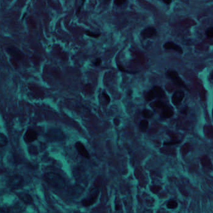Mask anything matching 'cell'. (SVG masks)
<instances>
[{
	"mask_svg": "<svg viewBox=\"0 0 213 213\" xmlns=\"http://www.w3.org/2000/svg\"><path fill=\"white\" fill-rule=\"evenodd\" d=\"M44 179L47 183L56 189H62L66 185L64 178L54 172L46 173L44 175Z\"/></svg>",
	"mask_w": 213,
	"mask_h": 213,
	"instance_id": "cell-1",
	"label": "cell"
},
{
	"mask_svg": "<svg viewBox=\"0 0 213 213\" xmlns=\"http://www.w3.org/2000/svg\"><path fill=\"white\" fill-rule=\"evenodd\" d=\"M166 96L165 90L159 86H155L145 95V99L147 102H150L156 98H163Z\"/></svg>",
	"mask_w": 213,
	"mask_h": 213,
	"instance_id": "cell-2",
	"label": "cell"
},
{
	"mask_svg": "<svg viewBox=\"0 0 213 213\" xmlns=\"http://www.w3.org/2000/svg\"><path fill=\"white\" fill-rule=\"evenodd\" d=\"M24 183V178L19 175L8 176L6 178V184L11 190H18L21 188Z\"/></svg>",
	"mask_w": 213,
	"mask_h": 213,
	"instance_id": "cell-3",
	"label": "cell"
},
{
	"mask_svg": "<svg viewBox=\"0 0 213 213\" xmlns=\"http://www.w3.org/2000/svg\"><path fill=\"white\" fill-rule=\"evenodd\" d=\"M167 77L169 78L170 81L177 87H183L186 90H189L186 86L184 82L181 79V78L178 75V72L174 70H168L165 74Z\"/></svg>",
	"mask_w": 213,
	"mask_h": 213,
	"instance_id": "cell-4",
	"label": "cell"
},
{
	"mask_svg": "<svg viewBox=\"0 0 213 213\" xmlns=\"http://www.w3.org/2000/svg\"><path fill=\"white\" fill-rule=\"evenodd\" d=\"M99 193L100 191L98 188H93L90 190L89 195L82 201L81 203L82 206L84 207H89L93 205L97 201Z\"/></svg>",
	"mask_w": 213,
	"mask_h": 213,
	"instance_id": "cell-5",
	"label": "cell"
},
{
	"mask_svg": "<svg viewBox=\"0 0 213 213\" xmlns=\"http://www.w3.org/2000/svg\"><path fill=\"white\" fill-rule=\"evenodd\" d=\"M47 137L51 141H63L66 139L62 130L57 128L49 130L47 134Z\"/></svg>",
	"mask_w": 213,
	"mask_h": 213,
	"instance_id": "cell-6",
	"label": "cell"
},
{
	"mask_svg": "<svg viewBox=\"0 0 213 213\" xmlns=\"http://www.w3.org/2000/svg\"><path fill=\"white\" fill-rule=\"evenodd\" d=\"M157 34L158 32L156 29L152 26H147L140 32V36L143 39L153 38L156 37Z\"/></svg>",
	"mask_w": 213,
	"mask_h": 213,
	"instance_id": "cell-7",
	"label": "cell"
},
{
	"mask_svg": "<svg viewBox=\"0 0 213 213\" xmlns=\"http://www.w3.org/2000/svg\"><path fill=\"white\" fill-rule=\"evenodd\" d=\"M38 133L33 128H29L24 135V140L26 143H32L38 139Z\"/></svg>",
	"mask_w": 213,
	"mask_h": 213,
	"instance_id": "cell-8",
	"label": "cell"
},
{
	"mask_svg": "<svg viewBox=\"0 0 213 213\" xmlns=\"http://www.w3.org/2000/svg\"><path fill=\"white\" fill-rule=\"evenodd\" d=\"M184 96H185V94H184V91H183L181 90H176L172 95L171 101L175 106H176V107L179 106L181 105L183 98H184Z\"/></svg>",
	"mask_w": 213,
	"mask_h": 213,
	"instance_id": "cell-9",
	"label": "cell"
},
{
	"mask_svg": "<svg viewBox=\"0 0 213 213\" xmlns=\"http://www.w3.org/2000/svg\"><path fill=\"white\" fill-rule=\"evenodd\" d=\"M8 54L13 58L16 59H22L24 58L23 53L17 47L10 46L6 49Z\"/></svg>",
	"mask_w": 213,
	"mask_h": 213,
	"instance_id": "cell-10",
	"label": "cell"
},
{
	"mask_svg": "<svg viewBox=\"0 0 213 213\" xmlns=\"http://www.w3.org/2000/svg\"><path fill=\"white\" fill-rule=\"evenodd\" d=\"M75 149L77 150L78 153L80 155H81L82 156H83L87 159L90 158V155H89L87 150L86 149V147L84 146V145L82 142H79V141L77 142L75 144Z\"/></svg>",
	"mask_w": 213,
	"mask_h": 213,
	"instance_id": "cell-11",
	"label": "cell"
},
{
	"mask_svg": "<svg viewBox=\"0 0 213 213\" xmlns=\"http://www.w3.org/2000/svg\"><path fill=\"white\" fill-rule=\"evenodd\" d=\"M84 191V188H82L81 186L76 185L75 186H71L68 190L69 195L73 198H78L81 195Z\"/></svg>",
	"mask_w": 213,
	"mask_h": 213,
	"instance_id": "cell-12",
	"label": "cell"
},
{
	"mask_svg": "<svg viewBox=\"0 0 213 213\" xmlns=\"http://www.w3.org/2000/svg\"><path fill=\"white\" fill-rule=\"evenodd\" d=\"M160 109L162 110L161 117L162 119H169L172 117L174 115V111L173 109L166 103Z\"/></svg>",
	"mask_w": 213,
	"mask_h": 213,
	"instance_id": "cell-13",
	"label": "cell"
},
{
	"mask_svg": "<svg viewBox=\"0 0 213 213\" xmlns=\"http://www.w3.org/2000/svg\"><path fill=\"white\" fill-rule=\"evenodd\" d=\"M17 196L26 204L31 205L34 203L33 198L30 194L27 193H23V192L18 193L17 194Z\"/></svg>",
	"mask_w": 213,
	"mask_h": 213,
	"instance_id": "cell-14",
	"label": "cell"
},
{
	"mask_svg": "<svg viewBox=\"0 0 213 213\" xmlns=\"http://www.w3.org/2000/svg\"><path fill=\"white\" fill-rule=\"evenodd\" d=\"M163 48L166 50H174L179 52V54H183V50L180 46L171 41L165 42L163 44Z\"/></svg>",
	"mask_w": 213,
	"mask_h": 213,
	"instance_id": "cell-15",
	"label": "cell"
},
{
	"mask_svg": "<svg viewBox=\"0 0 213 213\" xmlns=\"http://www.w3.org/2000/svg\"><path fill=\"white\" fill-rule=\"evenodd\" d=\"M149 127V122L147 120H142L140 121L139 124L140 130L142 132H146Z\"/></svg>",
	"mask_w": 213,
	"mask_h": 213,
	"instance_id": "cell-16",
	"label": "cell"
},
{
	"mask_svg": "<svg viewBox=\"0 0 213 213\" xmlns=\"http://www.w3.org/2000/svg\"><path fill=\"white\" fill-rule=\"evenodd\" d=\"M178 206V202L175 199H170L167 203V207L169 209H175Z\"/></svg>",
	"mask_w": 213,
	"mask_h": 213,
	"instance_id": "cell-17",
	"label": "cell"
},
{
	"mask_svg": "<svg viewBox=\"0 0 213 213\" xmlns=\"http://www.w3.org/2000/svg\"><path fill=\"white\" fill-rule=\"evenodd\" d=\"M154 115L155 114L153 111L147 109H145L142 111V115L145 119H151L154 116Z\"/></svg>",
	"mask_w": 213,
	"mask_h": 213,
	"instance_id": "cell-18",
	"label": "cell"
},
{
	"mask_svg": "<svg viewBox=\"0 0 213 213\" xmlns=\"http://www.w3.org/2000/svg\"><path fill=\"white\" fill-rule=\"evenodd\" d=\"M8 143L7 137L2 133H0V147H4Z\"/></svg>",
	"mask_w": 213,
	"mask_h": 213,
	"instance_id": "cell-19",
	"label": "cell"
},
{
	"mask_svg": "<svg viewBox=\"0 0 213 213\" xmlns=\"http://www.w3.org/2000/svg\"><path fill=\"white\" fill-rule=\"evenodd\" d=\"M84 33L86 35H87L89 37L92 38H98L101 36V33H94L92 31H90L89 30H86L84 31Z\"/></svg>",
	"mask_w": 213,
	"mask_h": 213,
	"instance_id": "cell-20",
	"label": "cell"
},
{
	"mask_svg": "<svg viewBox=\"0 0 213 213\" xmlns=\"http://www.w3.org/2000/svg\"><path fill=\"white\" fill-rule=\"evenodd\" d=\"M118 66V69L121 72H125V73H127V74H135L137 73H139L138 71H129V70H127L126 69H125L122 66H120V65H117Z\"/></svg>",
	"mask_w": 213,
	"mask_h": 213,
	"instance_id": "cell-21",
	"label": "cell"
},
{
	"mask_svg": "<svg viewBox=\"0 0 213 213\" xmlns=\"http://www.w3.org/2000/svg\"><path fill=\"white\" fill-rule=\"evenodd\" d=\"M127 0H114V5L117 7H121L125 4Z\"/></svg>",
	"mask_w": 213,
	"mask_h": 213,
	"instance_id": "cell-22",
	"label": "cell"
},
{
	"mask_svg": "<svg viewBox=\"0 0 213 213\" xmlns=\"http://www.w3.org/2000/svg\"><path fill=\"white\" fill-rule=\"evenodd\" d=\"M206 35L208 38H213V27L209 28L206 30Z\"/></svg>",
	"mask_w": 213,
	"mask_h": 213,
	"instance_id": "cell-23",
	"label": "cell"
},
{
	"mask_svg": "<svg viewBox=\"0 0 213 213\" xmlns=\"http://www.w3.org/2000/svg\"><path fill=\"white\" fill-rule=\"evenodd\" d=\"M181 142L180 140H177V141H171V142H165L163 143V145L165 146H173V145H175L177 144L180 143Z\"/></svg>",
	"mask_w": 213,
	"mask_h": 213,
	"instance_id": "cell-24",
	"label": "cell"
},
{
	"mask_svg": "<svg viewBox=\"0 0 213 213\" xmlns=\"http://www.w3.org/2000/svg\"><path fill=\"white\" fill-rule=\"evenodd\" d=\"M86 0H82V2H81V5H80V6L78 7V8H77V11H76V15H77V16H78V15L80 14V13L81 12L82 8H83V6H84V4H85V3H86Z\"/></svg>",
	"mask_w": 213,
	"mask_h": 213,
	"instance_id": "cell-25",
	"label": "cell"
},
{
	"mask_svg": "<svg viewBox=\"0 0 213 213\" xmlns=\"http://www.w3.org/2000/svg\"><path fill=\"white\" fill-rule=\"evenodd\" d=\"M101 64H102V60L100 58H96L95 59V61L92 62L93 66H94L95 67L100 66L101 65Z\"/></svg>",
	"mask_w": 213,
	"mask_h": 213,
	"instance_id": "cell-26",
	"label": "cell"
},
{
	"mask_svg": "<svg viewBox=\"0 0 213 213\" xmlns=\"http://www.w3.org/2000/svg\"><path fill=\"white\" fill-rule=\"evenodd\" d=\"M102 94L103 97L106 100V101L107 102V103H110V102L111 101V98L110 96L107 94L106 92H103Z\"/></svg>",
	"mask_w": 213,
	"mask_h": 213,
	"instance_id": "cell-27",
	"label": "cell"
},
{
	"mask_svg": "<svg viewBox=\"0 0 213 213\" xmlns=\"http://www.w3.org/2000/svg\"><path fill=\"white\" fill-rule=\"evenodd\" d=\"M162 1L167 5H170L172 3V0H162Z\"/></svg>",
	"mask_w": 213,
	"mask_h": 213,
	"instance_id": "cell-28",
	"label": "cell"
},
{
	"mask_svg": "<svg viewBox=\"0 0 213 213\" xmlns=\"http://www.w3.org/2000/svg\"><path fill=\"white\" fill-rule=\"evenodd\" d=\"M0 213H6V211L3 209L0 208Z\"/></svg>",
	"mask_w": 213,
	"mask_h": 213,
	"instance_id": "cell-29",
	"label": "cell"
},
{
	"mask_svg": "<svg viewBox=\"0 0 213 213\" xmlns=\"http://www.w3.org/2000/svg\"><path fill=\"white\" fill-rule=\"evenodd\" d=\"M74 213H82V212H75Z\"/></svg>",
	"mask_w": 213,
	"mask_h": 213,
	"instance_id": "cell-30",
	"label": "cell"
},
{
	"mask_svg": "<svg viewBox=\"0 0 213 213\" xmlns=\"http://www.w3.org/2000/svg\"><path fill=\"white\" fill-rule=\"evenodd\" d=\"M212 117H213V109H212Z\"/></svg>",
	"mask_w": 213,
	"mask_h": 213,
	"instance_id": "cell-31",
	"label": "cell"
}]
</instances>
